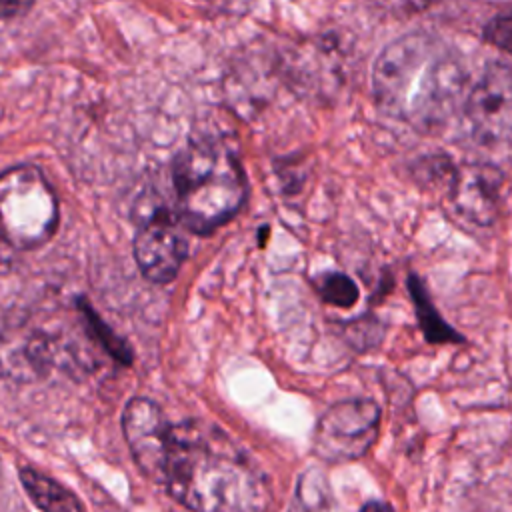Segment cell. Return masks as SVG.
<instances>
[{
    "label": "cell",
    "mask_w": 512,
    "mask_h": 512,
    "mask_svg": "<svg viewBox=\"0 0 512 512\" xmlns=\"http://www.w3.org/2000/svg\"><path fill=\"white\" fill-rule=\"evenodd\" d=\"M164 484L192 512H266L262 474L222 436L200 426H172Z\"/></svg>",
    "instance_id": "2"
},
{
    "label": "cell",
    "mask_w": 512,
    "mask_h": 512,
    "mask_svg": "<svg viewBox=\"0 0 512 512\" xmlns=\"http://www.w3.org/2000/svg\"><path fill=\"white\" fill-rule=\"evenodd\" d=\"M502 174L488 164H464L448 182V200L468 222L486 226L494 220L500 204Z\"/></svg>",
    "instance_id": "9"
},
{
    "label": "cell",
    "mask_w": 512,
    "mask_h": 512,
    "mask_svg": "<svg viewBox=\"0 0 512 512\" xmlns=\"http://www.w3.org/2000/svg\"><path fill=\"white\" fill-rule=\"evenodd\" d=\"M80 310H82V316H84L86 326L90 328V334L102 344V348H104L110 356H114L116 360L128 364V362L132 360V354H130L128 346L96 316V312H94L86 302L80 304Z\"/></svg>",
    "instance_id": "14"
},
{
    "label": "cell",
    "mask_w": 512,
    "mask_h": 512,
    "mask_svg": "<svg viewBox=\"0 0 512 512\" xmlns=\"http://www.w3.org/2000/svg\"><path fill=\"white\" fill-rule=\"evenodd\" d=\"M380 408L368 398L332 404L318 420L312 450L326 462H350L362 458L378 436Z\"/></svg>",
    "instance_id": "5"
},
{
    "label": "cell",
    "mask_w": 512,
    "mask_h": 512,
    "mask_svg": "<svg viewBox=\"0 0 512 512\" xmlns=\"http://www.w3.org/2000/svg\"><path fill=\"white\" fill-rule=\"evenodd\" d=\"M464 112L478 142H500L512 134V66L490 62L470 88Z\"/></svg>",
    "instance_id": "6"
},
{
    "label": "cell",
    "mask_w": 512,
    "mask_h": 512,
    "mask_svg": "<svg viewBox=\"0 0 512 512\" xmlns=\"http://www.w3.org/2000/svg\"><path fill=\"white\" fill-rule=\"evenodd\" d=\"M134 258L142 274L158 284L176 278L184 258L186 240L176 218L164 208L142 216L134 236Z\"/></svg>",
    "instance_id": "7"
},
{
    "label": "cell",
    "mask_w": 512,
    "mask_h": 512,
    "mask_svg": "<svg viewBox=\"0 0 512 512\" xmlns=\"http://www.w3.org/2000/svg\"><path fill=\"white\" fill-rule=\"evenodd\" d=\"M316 290L320 298L338 308H350L356 304L360 292L350 276L344 272H326L320 276Z\"/></svg>",
    "instance_id": "13"
},
{
    "label": "cell",
    "mask_w": 512,
    "mask_h": 512,
    "mask_svg": "<svg viewBox=\"0 0 512 512\" xmlns=\"http://www.w3.org/2000/svg\"><path fill=\"white\" fill-rule=\"evenodd\" d=\"M32 4H26V2H14V0H0V18H12V16H18L22 12H26Z\"/></svg>",
    "instance_id": "15"
},
{
    "label": "cell",
    "mask_w": 512,
    "mask_h": 512,
    "mask_svg": "<svg viewBox=\"0 0 512 512\" xmlns=\"http://www.w3.org/2000/svg\"><path fill=\"white\" fill-rule=\"evenodd\" d=\"M178 216L198 234L228 222L246 200V180L236 156L214 142L190 144L176 160Z\"/></svg>",
    "instance_id": "3"
},
{
    "label": "cell",
    "mask_w": 512,
    "mask_h": 512,
    "mask_svg": "<svg viewBox=\"0 0 512 512\" xmlns=\"http://www.w3.org/2000/svg\"><path fill=\"white\" fill-rule=\"evenodd\" d=\"M20 482L30 496V500L42 510V512H82V506L78 498L54 482L52 478L32 470L22 468L20 470Z\"/></svg>",
    "instance_id": "10"
},
{
    "label": "cell",
    "mask_w": 512,
    "mask_h": 512,
    "mask_svg": "<svg viewBox=\"0 0 512 512\" xmlns=\"http://www.w3.org/2000/svg\"><path fill=\"white\" fill-rule=\"evenodd\" d=\"M2 244H6V242L0 238V264L4 262V256H2ZM6 246H8V244H6Z\"/></svg>",
    "instance_id": "17"
},
{
    "label": "cell",
    "mask_w": 512,
    "mask_h": 512,
    "mask_svg": "<svg viewBox=\"0 0 512 512\" xmlns=\"http://www.w3.org/2000/svg\"><path fill=\"white\" fill-rule=\"evenodd\" d=\"M360 512H394V508L388 502H380V500H370L362 506Z\"/></svg>",
    "instance_id": "16"
},
{
    "label": "cell",
    "mask_w": 512,
    "mask_h": 512,
    "mask_svg": "<svg viewBox=\"0 0 512 512\" xmlns=\"http://www.w3.org/2000/svg\"><path fill=\"white\" fill-rule=\"evenodd\" d=\"M408 292H410V298H412V304H414L418 326L424 332L428 342H432V344H444V342L460 344V342H464V338L442 320V316L438 314L436 306L430 300L428 290L424 288L422 280L416 274L408 276Z\"/></svg>",
    "instance_id": "11"
},
{
    "label": "cell",
    "mask_w": 512,
    "mask_h": 512,
    "mask_svg": "<svg viewBox=\"0 0 512 512\" xmlns=\"http://www.w3.org/2000/svg\"><path fill=\"white\" fill-rule=\"evenodd\" d=\"M122 428L138 468L148 478L164 484L172 446V426L158 404L148 398H132L122 414Z\"/></svg>",
    "instance_id": "8"
},
{
    "label": "cell",
    "mask_w": 512,
    "mask_h": 512,
    "mask_svg": "<svg viewBox=\"0 0 512 512\" xmlns=\"http://www.w3.org/2000/svg\"><path fill=\"white\" fill-rule=\"evenodd\" d=\"M290 512H336L330 486L318 470L302 474Z\"/></svg>",
    "instance_id": "12"
},
{
    "label": "cell",
    "mask_w": 512,
    "mask_h": 512,
    "mask_svg": "<svg viewBox=\"0 0 512 512\" xmlns=\"http://www.w3.org/2000/svg\"><path fill=\"white\" fill-rule=\"evenodd\" d=\"M466 84L460 58L436 36L410 32L390 42L374 62L376 104L416 128H436L454 112Z\"/></svg>",
    "instance_id": "1"
},
{
    "label": "cell",
    "mask_w": 512,
    "mask_h": 512,
    "mask_svg": "<svg viewBox=\"0 0 512 512\" xmlns=\"http://www.w3.org/2000/svg\"><path fill=\"white\" fill-rule=\"evenodd\" d=\"M58 200L46 176L32 164L0 174V238L16 250L46 244L56 232Z\"/></svg>",
    "instance_id": "4"
}]
</instances>
